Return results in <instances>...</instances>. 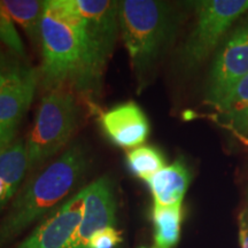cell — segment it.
Wrapping results in <instances>:
<instances>
[{
    "instance_id": "8fae6325",
    "label": "cell",
    "mask_w": 248,
    "mask_h": 248,
    "mask_svg": "<svg viewBox=\"0 0 248 248\" xmlns=\"http://www.w3.org/2000/svg\"><path fill=\"white\" fill-rule=\"evenodd\" d=\"M100 126L108 140L122 148L141 146L150 135L146 114L135 101H126L102 113Z\"/></svg>"
},
{
    "instance_id": "2e32d148",
    "label": "cell",
    "mask_w": 248,
    "mask_h": 248,
    "mask_svg": "<svg viewBox=\"0 0 248 248\" xmlns=\"http://www.w3.org/2000/svg\"><path fill=\"white\" fill-rule=\"evenodd\" d=\"M152 221L155 248H173L178 244L181 238L182 203L173 206L154 204Z\"/></svg>"
},
{
    "instance_id": "30bf717a",
    "label": "cell",
    "mask_w": 248,
    "mask_h": 248,
    "mask_svg": "<svg viewBox=\"0 0 248 248\" xmlns=\"http://www.w3.org/2000/svg\"><path fill=\"white\" fill-rule=\"evenodd\" d=\"M38 73L32 68L0 91V151L14 141L18 126L33 100Z\"/></svg>"
},
{
    "instance_id": "7402d4cb",
    "label": "cell",
    "mask_w": 248,
    "mask_h": 248,
    "mask_svg": "<svg viewBox=\"0 0 248 248\" xmlns=\"http://www.w3.org/2000/svg\"><path fill=\"white\" fill-rule=\"evenodd\" d=\"M27 68L21 71V73H8V71H4L0 69V91L4 88H6L9 83L14 82L15 79L18 78V77L22 76V74L27 70Z\"/></svg>"
},
{
    "instance_id": "5bb4252c",
    "label": "cell",
    "mask_w": 248,
    "mask_h": 248,
    "mask_svg": "<svg viewBox=\"0 0 248 248\" xmlns=\"http://www.w3.org/2000/svg\"><path fill=\"white\" fill-rule=\"evenodd\" d=\"M216 109L223 116L228 128L239 138L248 136V75L231 90Z\"/></svg>"
},
{
    "instance_id": "ffe728a7",
    "label": "cell",
    "mask_w": 248,
    "mask_h": 248,
    "mask_svg": "<svg viewBox=\"0 0 248 248\" xmlns=\"http://www.w3.org/2000/svg\"><path fill=\"white\" fill-rule=\"evenodd\" d=\"M26 68L27 66L21 63L20 59L14 54L5 52L4 48L0 46V69L8 73H21Z\"/></svg>"
},
{
    "instance_id": "7c38bea8",
    "label": "cell",
    "mask_w": 248,
    "mask_h": 248,
    "mask_svg": "<svg viewBox=\"0 0 248 248\" xmlns=\"http://www.w3.org/2000/svg\"><path fill=\"white\" fill-rule=\"evenodd\" d=\"M191 178V170L182 157L164 167L146 181L154 204L173 206L182 203Z\"/></svg>"
},
{
    "instance_id": "9a60e30c",
    "label": "cell",
    "mask_w": 248,
    "mask_h": 248,
    "mask_svg": "<svg viewBox=\"0 0 248 248\" xmlns=\"http://www.w3.org/2000/svg\"><path fill=\"white\" fill-rule=\"evenodd\" d=\"M9 16L26 32L33 45L40 44V29L46 1L42 0H1Z\"/></svg>"
},
{
    "instance_id": "8992f818",
    "label": "cell",
    "mask_w": 248,
    "mask_h": 248,
    "mask_svg": "<svg viewBox=\"0 0 248 248\" xmlns=\"http://www.w3.org/2000/svg\"><path fill=\"white\" fill-rule=\"evenodd\" d=\"M194 4L195 26L179 53V64L185 71L199 67L231 24L248 11V0H204Z\"/></svg>"
},
{
    "instance_id": "d6986e66",
    "label": "cell",
    "mask_w": 248,
    "mask_h": 248,
    "mask_svg": "<svg viewBox=\"0 0 248 248\" xmlns=\"http://www.w3.org/2000/svg\"><path fill=\"white\" fill-rule=\"evenodd\" d=\"M122 243V233L114 226L105 228L91 238L88 248H115Z\"/></svg>"
},
{
    "instance_id": "277c9868",
    "label": "cell",
    "mask_w": 248,
    "mask_h": 248,
    "mask_svg": "<svg viewBox=\"0 0 248 248\" xmlns=\"http://www.w3.org/2000/svg\"><path fill=\"white\" fill-rule=\"evenodd\" d=\"M83 17L84 68L75 93L93 109L100 95L102 77L113 54L120 29V1L75 0ZM78 97V98H79Z\"/></svg>"
},
{
    "instance_id": "603a6c76",
    "label": "cell",
    "mask_w": 248,
    "mask_h": 248,
    "mask_svg": "<svg viewBox=\"0 0 248 248\" xmlns=\"http://www.w3.org/2000/svg\"><path fill=\"white\" fill-rule=\"evenodd\" d=\"M139 248H147V247H139ZM152 248H155V247H152Z\"/></svg>"
},
{
    "instance_id": "e0dca14e",
    "label": "cell",
    "mask_w": 248,
    "mask_h": 248,
    "mask_svg": "<svg viewBox=\"0 0 248 248\" xmlns=\"http://www.w3.org/2000/svg\"><path fill=\"white\" fill-rule=\"evenodd\" d=\"M125 161L129 171L145 182L166 167V157L162 152L151 145H141L129 151Z\"/></svg>"
},
{
    "instance_id": "ba28073f",
    "label": "cell",
    "mask_w": 248,
    "mask_h": 248,
    "mask_svg": "<svg viewBox=\"0 0 248 248\" xmlns=\"http://www.w3.org/2000/svg\"><path fill=\"white\" fill-rule=\"evenodd\" d=\"M85 188L82 219L68 248H88L93 235L116 223V199L110 179L104 176Z\"/></svg>"
},
{
    "instance_id": "44dd1931",
    "label": "cell",
    "mask_w": 248,
    "mask_h": 248,
    "mask_svg": "<svg viewBox=\"0 0 248 248\" xmlns=\"http://www.w3.org/2000/svg\"><path fill=\"white\" fill-rule=\"evenodd\" d=\"M239 239L241 248H248V214L246 212L239 216Z\"/></svg>"
},
{
    "instance_id": "6da1fadb",
    "label": "cell",
    "mask_w": 248,
    "mask_h": 248,
    "mask_svg": "<svg viewBox=\"0 0 248 248\" xmlns=\"http://www.w3.org/2000/svg\"><path fill=\"white\" fill-rule=\"evenodd\" d=\"M88 166V152L76 142L28 182L0 222V248L7 246L24 229L58 206L82 181Z\"/></svg>"
},
{
    "instance_id": "4fadbf2b",
    "label": "cell",
    "mask_w": 248,
    "mask_h": 248,
    "mask_svg": "<svg viewBox=\"0 0 248 248\" xmlns=\"http://www.w3.org/2000/svg\"><path fill=\"white\" fill-rule=\"evenodd\" d=\"M27 170V144L22 139L0 151V213L16 194Z\"/></svg>"
},
{
    "instance_id": "ac0fdd59",
    "label": "cell",
    "mask_w": 248,
    "mask_h": 248,
    "mask_svg": "<svg viewBox=\"0 0 248 248\" xmlns=\"http://www.w3.org/2000/svg\"><path fill=\"white\" fill-rule=\"evenodd\" d=\"M0 42L7 46L9 52L20 60H27L26 47L22 39L17 33L11 16L0 2Z\"/></svg>"
},
{
    "instance_id": "52a82bcc",
    "label": "cell",
    "mask_w": 248,
    "mask_h": 248,
    "mask_svg": "<svg viewBox=\"0 0 248 248\" xmlns=\"http://www.w3.org/2000/svg\"><path fill=\"white\" fill-rule=\"evenodd\" d=\"M248 75V24L235 29L222 45L210 68L206 101L217 106Z\"/></svg>"
},
{
    "instance_id": "5b68a950",
    "label": "cell",
    "mask_w": 248,
    "mask_h": 248,
    "mask_svg": "<svg viewBox=\"0 0 248 248\" xmlns=\"http://www.w3.org/2000/svg\"><path fill=\"white\" fill-rule=\"evenodd\" d=\"M79 104L70 88L47 91L40 101L27 144L28 170H33L58 153L78 126Z\"/></svg>"
},
{
    "instance_id": "7a4b0ae2",
    "label": "cell",
    "mask_w": 248,
    "mask_h": 248,
    "mask_svg": "<svg viewBox=\"0 0 248 248\" xmlns=\"http://www.w3.org/2000/svg\"><path fill=\"white\" fill-rule=\"evenodd\" d=\"M43 63L39 82L46 92L75 90L83 74L85 36L75 0H47L40 29Z\"/></svg>"
},
{
    "instance_id": "9c48e42d",
    "label": "cell",
    "mask_w": 248,
    "mask_h": 248,
    "mask_svg": "<svg viewBox=\"0 0 248 248\" xmlns=\"http://www.w3.org/2000/svg\"><path fill=\"white\" fill-rule=\"evenodd\" d=\"M86 188L60 204L15 248H68L83 215Z\"/></svg>"
},
{
    "instance_id": "3957f363",
    "label": "cell",
    "mask_w": 248,
    "mask_h": 248,
    "mask_svg": "<svg viewBox=\"0 0 248 248\" xmlns=\"http://www.w3.org/2000/svg\"><path fill=\"white\" fill-rule=\"evenodd\" d=\"M182 14L169 2L120 1V29L138 83L145 89L157 61L171 44Z\"/></svg>"
}]
</instances>
